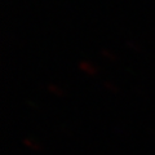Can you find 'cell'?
I'll use <instances>...</instances> for the list:
<instances>
[{
  "label": "cell",
  "mask_w": 155,
  "mask_h": 155,
  "mask_svg": "<svg viewBox=\"0 0 155 155\" xmlns=\"http://www.w3.org/2000/svg\"><path fill=\"white\" fill-rule=\"evenodd\" d=\"M79 69L83 72H85V74H88V75H94L97 72V67L88 61H81L79 64Z\"/></svg>",
  "instance_id": "6da1fadb"
},
{
  "label": "cell",
  "mask_w": 155,
  "mask_h": 155,
  "mask_svg": "<svg viewBox=\"0 0 155 155\" xmlns=\"http://www.w3.org/2000/svg\"><path fill=\"white\" fill-rule=\"evenodd\" d=\"M23 143H25L27 147L32 149V150H40V146H38V143H36L35 141H34V140L25 138V140H23Z\"/></svg>",
  "instance_id": "7a4b0ae2"
},
{
  "label": "cell",
  "mask_w": 155,
  "mask_h": 155,
  "mask_svg": "<svg viewBox=\"0 0 155 155\" xmlns=\"http://www.w3.org/2000/svg\"><path fill=\"white\" fill-rule=\"evenodd\" d=\"M48 91L52 92V93H54V94H58V96L64 94V91H62L60 87L54 85V84H49V85H48Z\"/></svg>",
  "instance_id": "3957f363"
}]
</instances>
